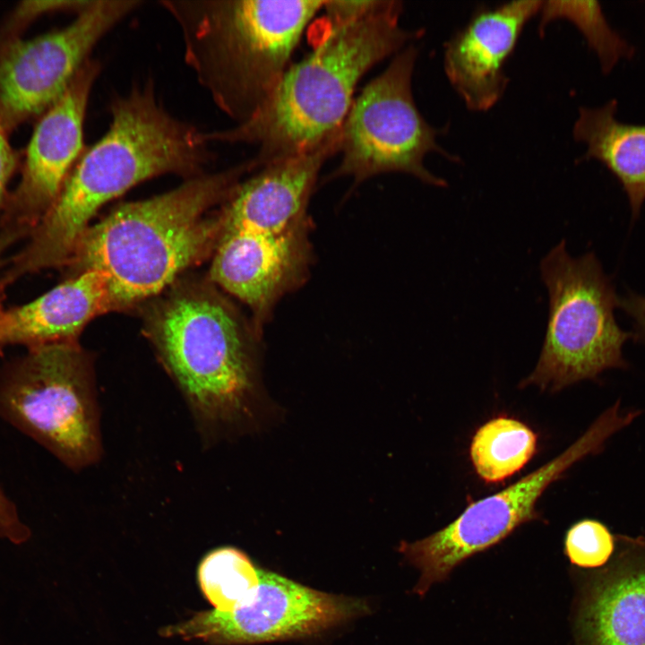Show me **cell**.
Segmentation results:
<instances>
[{"instance_id":"6da1fadb","label":"cell","mask_w":645,"mask_h":645,"mask_svg":"<svg viewBox=\"0 0 645 645\" xmlns=\"http://www.w3.org/2000/svg\"><path fill=\"white\" fill-rule=\"evenodd\" d=\"M110 112L107 133L81 154L28 244L9 262L14 279L66 265L97 211L130 188L160 175L201 176L212 160L204 133L170 115L151 82L114 99Z\"/></svg>"},{"instance_id":"7a4b0ae2","label":"cell","mask_w":645,"mask_h":645,"mask_svg":"<svg viewBox=\"0 0 645 645\" xmlns=\"http://www.w3.org/2000/svg\"><path fill=\"white\" fill-rule=\"evenodd\" d=\"M402 9L400 1L383 0L358 19L324 17L311 52L289 65L264 105L244 123L205 133L206 141L257 145V170L340 136L361 78L420 36L401 27Z\"/></svg>"},{"instance_id":"3957f363","label":"cell","mask_w":645,"mask_h":645,"mask_svg":"<svg viewBox=\"0 0 645 645\" xmlns=\"http://www.w3.org/2000/svg\"><path fill=\"white\" fill-rule=\"evenodd\" d=\"M252 159L186 179L151 198L121 204L90 226L66 265L75 274L94 270L108 281L113 310L159 294L184 270L203 258L223 233L222 205ZM73 274V275H75Z\"/></svg>"},{"instance_id":"277c9868","label":"cell","mask_w":645,"mask_h":645,"mask_svg":"<svg viewBox=\"0 0 645 645\" xmlns=\"http://www.w3.org/2000/svg\"><path fill=\"white\" fill-rule=\"evenodd\" d=\"M317 0H162L179 25L186 64L217 107L236 125L269 99Z\"/></svg>"},{"instance_id":"5b68a950","label":"cell","mask_w":645,"mask_h":645,"mask_svg":"<svg viewBox=\"0 0 645 645\" xmlns=\"http://www.w3.org/2000/svg\"><path fill=\"white\" fill-rule=\"evenodd\" d=\"M150 338L207 434L243 419L256 382L254 339L235 310L198 290L172 294L152 314Z\"/></svg>"},{"instance_id":"8992f818","label":"cell","mask_w":645,"mask_h":645,"mask_svg":"<svg viewBox=\"0 0 645 645\" xmlns=\"http://www.w3.org/2000/svg\"><path fill=\"white\" fill-rule=\"evenodd\" d=\"M540 271L549 294L547 329L538 364L520 386L555 391L626 366L623 348L632 332L615 319L620 297L596 254L572 257L562 240Z\"/></svg>"},{"instance_id":"52a82bcc","label":"cell","mask_w":645,"mask_h":645,"mask_svg":"<svg viewBox=\"0 0 645 645\" xmlns=\"http://www.w3.org/2000/svg\"><path fill=\"white\" fill-rule=\"evenodd\" d=\"M0 417L80 470L100 456L90 360L77 341L32 348L0 369Z\"/></svg>"},{"instance_id":"ba28073f","label":"cell","mask_w":645,"mask_h":645,"mask_svg":"<svg viewBox=\"0 0 645 645\" xmlns=\"http://www.w3.org/2000/svg\"><path fill=\"white\" fill-rule=\"evenodd\" d=\"M353 100L341 127L339 167L327 179L351 176L355 184L385 173H405L445 187L444 179L425 166L436 152L454 160L437 142L441 131L419 112L412 94L417 49L407 46Z\"/></svg>"},{"instance_id":"9c48e42d","label":"cell","mask_w":645,"mask_h":645,"mask_svg":"<svg viewBox=\"0 0 645 645\" xmlns=\"http://www.w3.org/2000/svg\"><path fill=\"white\" fill-rule=\"evenodd\" d=\"M142 4L91 0L69 24L28 39V7H18L0 30L1 125L11 133L38 119L64 94L95 45Z\"/></svg>"},{"instance_id":"30bf717a","label":"cell","mask_w":645,"mask_h":645,"mask_svg":"<svg viewBox=\"0 0 645 645\" xmlns=\"http://www.w3.org/2000/svg\"><path fill=\"white\" fill-rule=\"evenodd\" d=\"M633 419L631 412H624L615 403L554 460L505 489L470 503L458 518L429 537L402 542L399 551L420 572L414 592L424 596L464 560L496 545L520 525L537 520L536 503L547 486Z\"/></svg>"},{"instance_id":"8fae6325","label":"cell","mask_w":645,"mask_h":645,"mask_svg":"<svg viewBox=\"0 0 645 645\" xmlns=\"http://www.w3.org/2000/svg\"><path fill=\"white\" fill-rule=\"evenodd\" d=\"M369 610L364 599L317 590L260 569L258 592L249 605L231 612H198L160 633L211 645L287 641L316 635Z\"/></svg>"},{"instance_id":"7c38bea8","label":"cell","mask_w":645,"mask_h":645,"mask_svg":"<svg viewBox=\"0 0 645 645\" xmlns=\"http://www.w3.org/2000/svg\"><path fill=\"white\" fill-rule=\"evenodd\" d=\"M99 71V63L89 58L64 94L38 118L0 229L30 236L56 200L82 153L85 112Z\"/></svg>"},{"instance_id":"4fadbf2b","label":"cell","mask_w":645,"mask_h":645,"mask_svg":"<svg viewBox=\"0 0 645 645\" xmlns=\"http://www.w3.org/2000/svg\"><path fill=\"white\" fill-rule=\"evenodd\" d=\"M310 219L279 233L223 229L211 280L248 305L258 334L280 299L307 280L314 254Z\"/></svg>"},{"instance_id":"5bb4252c","label":"cell","mask_w":645,"mask_h":645,"mask_svg":"<svg viewBox=\"0 0 645 645\" xmlns=\"http://www.w3.org/2000/svg\"><path fill=\"white\" fill-rule=\"evenodd\" d=\"M542 4L513 1L481 8L445 44L446 77L469 109L486 111L501 99L509 81L504 66Z\"/></svg>"},{"instance_id":"9a60e30c","label":"cell","mask_w":645,"mask_h":645,"mask_svg":"<svg viewBox=\"0 0 645 645\" xmlns=\"http://www.w3.org/2000/svg\"><path fill=\"white\" fill-rule=\"evenodd\" d=\"M341 136L269 163L242 180L223 203L224 229L279 233L309 219L307 207L321 168L340 152Z\"/></svg>"},{"instance_id":"2e32d148","label":"cell","mask_w":645,"mask_h":645,"mask_svg":"<svg viewBox=\"0 0 645 645\" xmlns=\"http://www.w3.org/2000/svg\"><path fill=\"white\" fill-rule=\"evenodd\" d=\"M620 547L582 593L576 620L580 645H645V540L621 538Z\"/></svg>"},{"instance_id":"e0dca14e","label":"cell","mask_w":645,"mask_h":645,"mask_svg":"<svg viewBox=\"0 0 645 645\" xmlns=\"http://www.w3.org/2000/svg\"><path fill=\"white\" fill-rule=\"evenodd\" d=\"M113 310L107 277L94 270L73 275L35 300L4 310L0 347L28 348L73 342L95 316Z\"/></svg>"},{"instance_id":"ac0fdd59","label":"cell","mask_w":645,"mask_h":645,"mask_svg":"<svg viewBox=\"0 0 645 645\" xmlns=\"http://www.w3.org/2000/svg\"><path fill=\"white\" fill-rule=\"evenodd\" d=\"M617 100L596 108H580L572 133L586 146L585 159L602 163L620 182L632 221L645 202V125L617 118Z\"/></svg>"},{"instance_id":"d6986e66","label":"cell","mask_w":645,"mask_h":645,"mask_svg":"<svg viewBox=\"0 0 645 645\" xmlns=\"http://www.w3.org/2000/svg\"><path fill=\"white\" fill-rule=\"evenodd\" d=\"M536 448L537 434L531 428L517 419L497 417L477 430L469 455L478 477L496 483L520 470Z\"/></svg>"},{"instance_id":"ffe728a7","label":"cell","mask_w":645,"mask_h":645,"mask_svg":"<svg viewBox=\"0 0 645 645\" xmlns=\"http://www.w3.org/2000/svg\"><path fill=\"white\" fill-rule=\"evenodd\" d=\"M201 589L214 609L231 612L254 601L260 585V568L242 551L222 547L201 563Z\"/></svg>"},{"instance_id":"44dd1931","label":"cell","mask_w":645,"mask_h":645,"mask_svg":"<svg viewBox=\"0 0 645 645\" xmlns=\"http://www.w3.org/2000/svg\"><path fill=\"white\" fill-rule=\"evenodd\" d=\"M538 13L540 30L556 19L574 24L596 54L604 73H610L620 61L633 56L632 46L610 25L597 1H543Z\"/></svg>"},{"instance_id":"7402d4cb","label":"cell","mask_w":645,"mask_h":645,"mask_svg":"<svg viewBox=\"0 0 645 645\" xmlns=\"http://www.w3.org/2000/svg\"><path fill=\"white\" fill-rule=\"evenodd\" d=\"M615 545L609 529L603 523L589 519L573 524L564 540L565 554L570 562L584 568L604 565L612 556Z\"/></svg>"},{"instance_id":"603a6c76","label":"cell","mask_w":645,"mask_h":645,"mask_svg":"<svg viewBox=\"0 0 645 645\" xmlns=\"http://www.w3.org/2000/svg\"><path fill=\"white\" fill-rule=\"evenodd\" d=\"M9 133L0 123V217L8 196V184L20 164L19 153L11 145Z\"/></svg>"},{"instance_id":"cb8c5ba5","label":"cell","mask_w":645,"mask_h":645,"mask_svg":"<svg viewBox=\"0 0 645 645\" xmlns=\"http://www.w3.org/2000/svg\"><path fill=\"white\" fill-rule=\"evenodd\" d=\"M619 308L632 322V339L645 345V295L632 291L620 297Z\"/></svg>"},{"instance_id":"d4e9b609","label":"cell","mask_w":645,"mask_h":645,"mask_svg":"<svg viewBox=\"0 0 645 645\" xmlns=\"http://www.w3.org/2000/svg\"><path fill=\"white\" fill-rule=\"evenodd\" d=\"M29 530L20 520L14 503L0 487V535L13 541H22Z\"/></svg>"},{"instance_id":"484cf974","label":"cell","mask_w":645,"mask_h":645,"mask_svg":"<svg viewBox=\"0 0 645 645\" xmlns=\"http://www.w3.org/2000/svg\"><path fill=\"white\" fill-rule=\"evenodd\" d=\"M20 238V236L16 233L0 230V268L4 265L5 262L4 259V255L6 250Z\"/></svg>"},{"instance_id":"4316f807","label":"cell","mask_w":645,"mask_h":645,"mask_svg":"<svg viewBox=\"0 0 645 645\" xmlns=\"http://www.w3.org/2000/svg\"><path fill=\"white\" fill-rule=\"evenodd\" d=\"M8 284L9 283L1 276L0 277V315L4 310L3 307V304H4V299L5 288Z\"/></svg>"}]
</instances>
